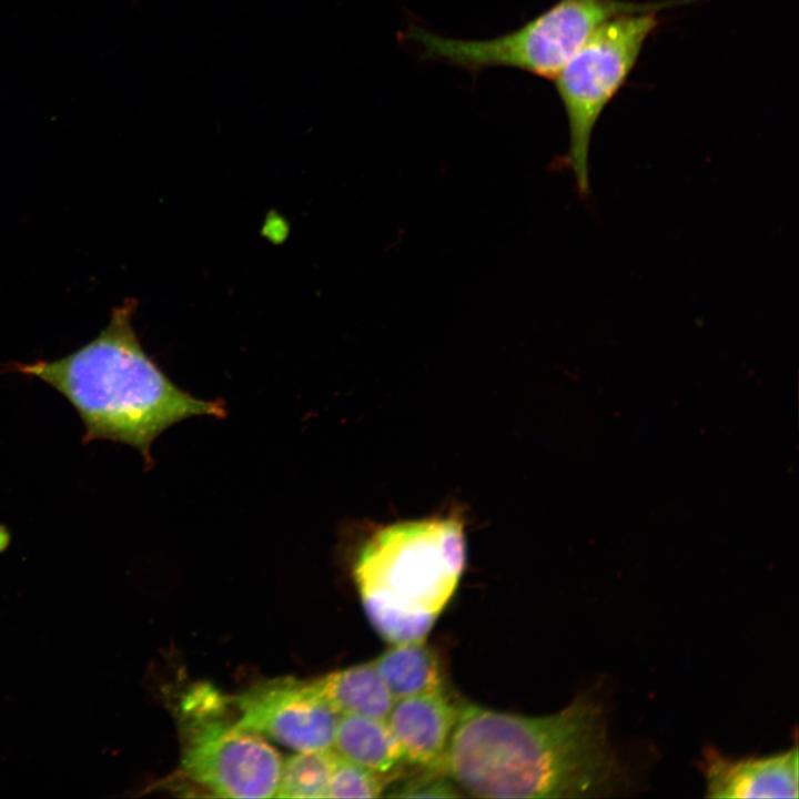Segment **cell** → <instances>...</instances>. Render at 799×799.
I'll return each instance as SVG.
<instances>
[{
	"mask_svg": "<svg viewBox=\"0 0 799 799\" xmlns=\"http://www.w3.org/2000/svg\"><path fill=\"white\" fill-rule=\"evenodd\" d=\"M442 770L482 798L606 797L629 788L603 702L590 694L540 717L458 702Z\"/></svg>",
	"mask_w": 799,
	"mask_h": 799,
	"instance_id": "cell-1",
	"label": "cell"
},
{
	"mask_svg": "<svg viewBox=\"0 0 799 799\" xmlns=\"http://www.w3.org/2000/svg\"><path fill=\"white\" fill-rule=\"evenodd\" d=\"M136 302L125 300L92 341L53 360L14 364L62 394L84 425V442L109 439L136 448L151 463L154 439L191 416L223 417L220 401L178 387L144 352L132 324Z\"/></svg>",
	"mask_w": 799,
	"mask_h": 799,
	"instance_id": "cell-2",
	"label": "cell"
},
{
	"mask_svg": "<svg viewBox=\"0 0 799 799\" xmlns=\"http://www.w3.org/2000/svg\"><path fill=\"white\" fill-rule=\"evenodd\" d=\"M466 563L459 515L380 527L360 549L353 575L375 631L388 644L426 639Z\"/></svg>",
	"mask_w": 799,
	"mask_h": 799,
	"instance_id": "cell-3",
	"label": "cell"
},
{
	"mask_svg": "<svg viewBox=\"0 0 799 799\" xmlns=\"http://www.w3.org/2000/svg\"><path fill=\"white\" fill-rule=\"evenodd\" d=\"M669 7V0H557L522 27L495 38H448L419 26H411L406 37L419 47L425 59L446 62L472 73L506 67L554 79L608 21Z\"/></svg>",
	"mask_w": 799,
	"mask_h": 799,
	"instance_id": "cell-4",
	"label": "cell"
},
{
	"mask_svg": "<svg viewBox=\"0 0 799 799\" xmlns=\"http://www.w3.org/2000/svg\"><path fill=\"white\" fill-rule=\"evenodd\" d=\"M229 705L211 685L194 686L184 695L180 705L183 772L218 797H274L281 756L263 736L227 719Z\"/></svg>",
	"mask_w": 799,
	"mask_h": 799,
	"instance_id": "cell-5",
	"label": "cell"
},
{
	"mask_svg": "<svg viewBox=\"0 0 799 799\" xmlns=\"http://www.w3.org/2000/svg\"><path fill=\"white\" fill-rule=\"evenodd\" d=\"M658 22V11L629 13L608 21L554 78L569 132L564 161L581 196L589 194L593 130L628 79Z\"/></svg>",
	"mask_w": 799,
	"mask_h": 799,
	"instance_id": "cell-6",
	"label": "cell"
},
{
	"mask_svg": "<svg viewBox=\"0 0 799 799\" xmlns=\"http://www.w3.org/2000/svg\"><path fill=\"white\" fill-rule=\"evenodd\" d=\"M240 728L297 751L333 748L340 712L314 680L285 677L252 686L232 699Z\"/></svg>",
	"mask_w": 799,
	"mask_h": 799,
	"instance_id": "cell-7",
	"label": "cell"
},
{
	"mask_svg": "<svg viewBox=\"0 0 799 799\" xmlns=\"http://www.w3.org/2000/svg\"><path fill=\"white\" fill-rule=\"evenodd\" d=\"M798 747L734 759L707 749L700 762L708 798H798Z\"/></svg>",
	"mask_w": 799,
	"mask_h": 799,
	"instance_id": "cell-8",
	"label": "cell"
},
{
	"mask_svg": "<svg viewBox=\"0 0 799 799\" xmlns=\"http://www.w3.org/2000/svg\"><path fill=\"white\" fill-rule=\"evenodd\" d=\"M457 714L458 702L441 689L395 700L386 722L406 763L442 769Z\"/></svg>",
	"mask_w": 799,
	"mask_h": 799,
	"instance_id": "cell-9",
	"label": "cell"
},
{
	"mask_svg": "<svg viewBox=\"0 0 799 799\" xmlns=\"http://www.w3.org/2000/svg\"><path fill=\"white\" fill-rule=\"evenodd\" d=\"M333 749L344 759L385 775L394 776L406 763L396 738L383 719L341 714Z\"/></svg>",
	"mask_w": 799,
	"mask_h": 799,
	"instance_id": "cell-10",
	"label": "cell"
},
{
	"mask_svg": "<svg viewBox=\"0 0 799 799\" xmlns=\"http://www.w3.org/2000/svg\"><path fill=\"white\" fill-rule=\"evenodd\" d=\"M314 682L340 714L386 720L395 701L372 661L330 672Z\"/></svg>",
	"mask_w": 799,
	"mask_h": 799,
	"instance_id": "cell-11",
	"label": "cell"
},
{
	"mask_svg": "<svg viewBox=\"0 0 799 799\" xmlns=\"http://www.w3.org/2000/svg\"><path fill=\"white\" fill-rule=\"evenodd\" d=\"M372 663L394 700L444 689L439 660L425 639L392 645Z\"/></svg>",
	"mask_w": 799,
	"mask_h": 799,
	"instance_id": "cell-12",
	"label": "cell"
},
{
	"mask_svg": "<svg viewBox=\"0 0 799 799\" xmlns=\"http://www.w3.org/2000/svg\"><path fill=\"white\" fill-rule=\"evenodd\" d=\"M338 759L333 748L302 750L282 765L276 798H325Z\"/></svg>",
	"mask_w": 799,
	"mask_h": 799,
	"instance_id": "cell-13",
	"label": "cell"
},
{
	"mask_svg": "<svg viewBox=\"0 0 799 799\" xmlns=\"http://www.w3.org/2000/svg\"><path fill=\"white\" fill-rule=\"evenodd\" d=\"M394 780L393 775L374 771L338 756L325 798H377Z\"/></svg>",
	"mask_w": 799,
	"mask_h": 799,
	"instance_id": "cell-14",
	"label": "cell"
},
{
	"mask_svg": "<svg viewBox=\"0 0 799 799\" xmlns=\"http://www.w3.org/2000/svg\"><path fill=\"white\" fill-rule=\"evenodd\" d=\"M425 773L415 776L396 787L390 796L402 798L415 797H459L458 787L439 768H424Z\"/></svg>",
	"mask_w": 799,
	"mask_h": 799,
	"instance_id": "cell-15",
	"label": "cell"
}]
</instances>
